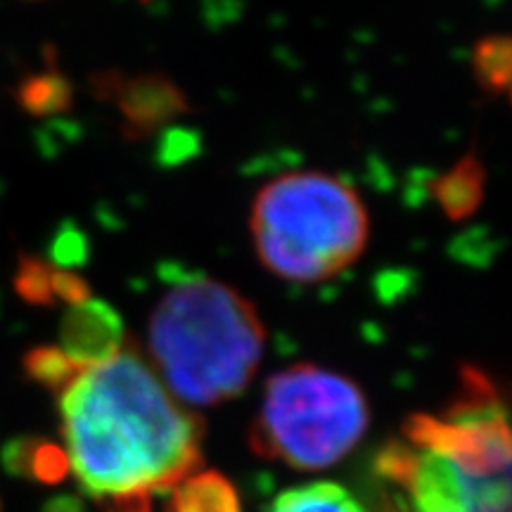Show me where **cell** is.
Wrapping results in <instances>:
<instances>
[{"mask_svg": "<svg viewBox=\"0 0 512 512\" xmlns=\"http://www.w3.org/2000/svg\"><path fill=\"white\" fill-rule=\"evenodd\" d=\"M380 512H512V422L494 380L460 370L441 413H413L373 458Z\"/></svg>", "mask_w": 512, "mask_h": 512, "instance_id": "2", "label": "cell"}, {"mask_svg": "<svg viewBox=\"0 0 512 512\" xmlns=\"http://www.w3.org/2000/svg\"><path fill=\"white\" fill-rule=\"evenodd\" d=\"M126 347L124 320L114 306L88 297L69 306L60 325V349L81 370L110 361Z\"/></svg>", "mask_w": 512, "mask_h": 512, "instance_id": "7", "label": "cell"}, {"mask_svg": "<svg viewBox=\"0 0 512 512\" xmlns=\"http://www.w3.org/2000/svg\"><path fill=\"white\" fill-rule=\"evenodd\" d=\"M264 347L266 330L256 306L207 275L171 287L147 328L152 370L188 406L238 399L254 380Z\"/></svg>", "mask_w": 512, "mask_h": 512, "instance_id": "3", "label": "cell"}, {"mask_svg": "<svg viewBox=\"0 0 512 512\" xmlns=\"http://www.w3.org/2000/svg\"><path fill=\"white\" fill-rule=\"evenodd\" d=\"M17 100L24 110L36 117L64 112L72 105V83L57 72L31 74L19 83Z\"/></svg>", "mask_w": 512, "mask_h": 512, "instance_id": "11", "label": "cell"}, {"mask_svg": "<svg viewBox=\"0 0 512 512\" xmlns=\"http://www.w3.org/2000/svg\"><path fill=\"white\" fill-rule=\"evenodd\" d=\"M53 278H55V266H50L43 259H38V256H31V254L19 256V264L15 271V290L27 304H34V306L55 304Z\"/></svg>", "mask_w": 512, "mask_h": 512, "instance_id": "14", "label": "cell"}, {"mask_svg": "<svg viewBox=\"0 0 512 512\" xmlns=\"http://www.w3.org/2000/svg\"><path fill=\"white\" fill-rule=\"evenodd\" d=\"M475 74L482 86L498 91L512 83V38H486L475 48Z\"/></svg>", "mask_w": 512, "mask_h": 512, "instance_id": "13", "label": "cell"}, {"mask_svg": "<svg viewBox=\"0 0 512 512\" xmlns=\"http://www.w3.org/2000/svg\"><path fill=\"white\" fill-rule=\"evenodd\" d=\"M69 475V458L62 446L38 437V444L31 453L29 479L41 484H57Z\"/></svg>", "mask_w": 512, "mask_h": 512, "instance_id": "15", "label": "cell"}, {"mask_svg": "<svg viewBox=\"0 0 512 512\" xmlns=\"http://www.w3.org/2000/svg\"><path fill=\"white\" fill-rule=\"evenodd\" d=\"M36 444H38V437H17L3 448V453H0V463H3L5 472H8L10 477L29 479V463H31V453H34Z\"/></svg>", "mask_w": 512, "mask_h": 512, "instance_id": "16", "label": "cell"}, {"mask_svg": "<svg viewBox=\"0 0 512 512\" xmlns=\"http://www.w3.org/2000/svg\"><path fill=\"white\" fill-rule=\"evenodd\" d=\"M114 512H152V510H150V498H140V501L117 503V510H114Z\"/></svg>", "mask_w": 512, "mask_h": 512, "instance_id": "18", "label": "cell"}, {"mask_svg": "<svg viewBox=\"0 0 512 512\" xmlns=\"http://www.w3.org/2000/svg\"><path fill=\"white\" fill-rule=\"evenodd\" d=\"M169 491L166 512H242L238 489L216 470L192 472Z\"/></svg>", "mask_w": 512, "mask_h": 512, "instance_id": "8", "label": "cell"}, {"mask_svg": "<svg viewBox=\"0 0 512 512\" xmlns=\"http://www.w3.org/2000/svg\"><path fill=\"white\" fill-rule=\"evenodd\" d=\"M24 375L50 392L60 394L76 380L81 368L64 356L60 347H34L22 358Z\"/></svg>", "mask_w": 512, "mask_h": 512, "instance_id": "12", "label": "cell"}, {"mask_svg": "<svg viewBox=\"0 0 512 512\" xmlns=\"http://www.w3.org/2000/svg\"><path fill=\"white\" fill-rule=\"evenodd\" d=\"M43 512H81V508L74 498H55L43 508Z\"/></svg>", "mask_w": 512, "mask_h": 512, "instance_id": "17", "label": "cell"}, {"mask_svg": "<svg viewBox=\"0 0 512 512\" xmlns=\"http://www.w3.org/2000/svg\"><path fill=\"white\" fill-rule=\"evenodd\" d=\"M100 95L110 98L124 119V131L133 138H143L166 121L188 110L185 93L162 74L138 76H100Z\"/></svg>", "mask_w": 512, "mask_h": 512, "instance_id": "6", "label": "cell"}, {"mask_svg": "<svg viewBox=\"0 0 512 512\" xmlns=\"http://www.w3.org/2000/svg\"><path fill=\"white\" fill-rule=\"evenodd\" d=\"M57 408L69 470L93 498H150L202 465V418L164 387L136 347L81 370Z\"/></svg>", "mask_w": 512, "mask_h": 512, "instance_id": "1", "label": "cell"}, {"mask_svg": "<svg viewBox=\"0 0 512 512\" xmlns=\"http://www.w3.org/2000/svg\"><path fill=\"white\" fill-rule=\"evenodd\" d=\"M434 197L451 219H465L484 197V166L477 157H465L434 183Z\"/></svg>", "mask_w": 512, "mask_h": 512, "instance_id": "9", "label": "cell"}, {"mask_svg": "<svg viewBox=\"0 0 512 512\" xmlns=\"http://www.w3.org/2000/svg\"><path fill=\"white\" fill-rule=\"evenodd\" d=\"M249 228L264 268L294 285L325 283L347 271L370 238L358 192L325 171H292L266 183Z\"/></svg>", "mask_w": 512, "mask_h": 512, "instance_id": "4", "label": "cell"}, {"mask_svg": "<svg viewBox=\"0 0 512 512\" xmlns=\"http://www.w3.org/2000/svg\"><path fill=\"white\" fill-rule=\"evenodd\" d=\"M268 512H368L351 491L332 482H313L287 489L273 498Z\"/></svg>", "mask_w": 512, "mask_h": 512, "instance_id": "10", "label": "cell"}, {"mask_svg": "<svg viewBox=\"0 0 512 512\" xmlns=\"http://www.w3.org/2000/svg\"><path fill=\"white\" fill-rule=\"evenodd\" d=\"M368 425V399L354 380L316 363H294L268 380L249 425V448L268 463L318 472L349 456Z\"/></svg>", "mask_w": 512, "mask_h": 512, "instance_id": "5", "label": "cell"}]
</instances>
